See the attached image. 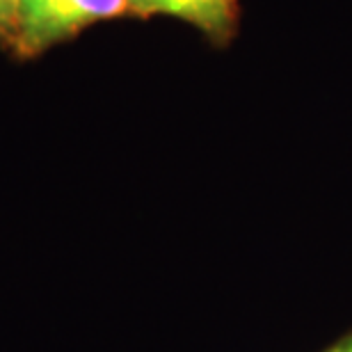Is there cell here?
<instances>
[{
    "instance_id": "obj_1",
    "label": "cell",
    "mask_w": 352,
    "mask_h": 352,
    "mask_svg": "<svg viewBox=\"0 0 352 352\" xmlns=\"http://www.w3.org/2000/svg\"><path fill=\"white\" fill-rule=\"evenodd\" d=\"M129 14V0H16V58H39L87 28Z\"/></svg>"
},
{
    "instance_id": "obj_2",
    "label": "cell",
    "mask_w": 352,
    "mask_h": 352,
    "mask_svg": "<svg viewBox=\"0 0 352 352\" xmlns=\"http://www.w3.org/2000/svg\"><path fill=\"white\" fill-rule=\"evenodd\" d=\"M129 16H167L199 30L210 44L227 46L241 23V0H129Z\"/></svg>"
},
{
    "instance_id": "obj_3",
    "label": "cell",
    "mask_w": 352,
    "mask_h": 352,
    "mask_svg": "<svg viewBox=\"0 0 352 352\" xmlns=\"http://www.w3.org/2000/svg\"><path fill=\"white\" fill-rule=\"evenodd\" d=\"M16 44V0H0V46L14 55Z\"/></svg>"
},
{
    "instance_id": "obj_4",
    "label": "cell",
    "mask_w": 352,
    "mask_h": 352,
    "mask_svg": "<svg viewBox=\"0 0 352 352\" xmlns=\"http://www.w3.org/2000/svg\"><path fill=\"white\" fill-rule=\"evenodd\" d=\"M325 352H352V332L343 336L341 341H336L332 348H327Z\"/></svg>"
}]
</instances>
